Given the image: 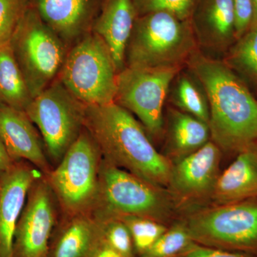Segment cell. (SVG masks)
Wrapping results in <instances>:
<instances>
[{"label": "cell", "instance_id": "cell-11", "mask_svg": "<svg viewBox=\"0 0 257 257\" xmlns=\"http://www.w3.org/2000/svg\"><path fill=\"white\" fill-rule=\"evenodd\" d=\"M223 152L214 142L172 163L167 190L181 215L211 205Z\"/></svg>", "mask_w": 257, "mask_h": 257}, {"label": "cell", "instance_id": "cell-6", "mask_svg": "<svg viewBox=\"0 0 257 257\" xmlns=\"http://www.w3.org/2000/svg\"><path fill=\"white\" fill-rule=\"evenodd\" d=\"M10 45L33 99L58 78L69 50L30 5Z\"/></svg>", "mask_w": 257, "mask_h": 257}, {"label": "cell", "instance_id": "cell-2", "mask_svg": "<svg viewBox=\"0 0 257 257\" xmlns=\"http://www.w3.org/2000/svg\"><path fill=\"white\" fill-rule=\"evenodd\" d=\"M84 127L95 140L103 159L167 188L172 163L154 146L143 124L115 102L86 106Z\"/></svg>", "mask_w": 257, "mask_h": 257}, {"label": "cell", "instance_id": "cell-28", "mask_svg": "<svg viewBox=\"0 0 257 257\" xmlns=\"http://www.w3.org/2000/svg\"><path fill=\"white\" fill-rule=\"evenodd\" d=\"M28 6L29 0H0V47L9 45Z\"/></svg>", "mask_w": 257, "mask_h": 257}, {"label": "cell", "instance_id": "cell-32", "mask_svg": "<svg viewBox=\"0 0 257 257\" xmlns=\"http://www.w3.org/2000/svg\"><path fill=\"white\" fill-rule=\"evenodd\" d=\"M15 163L5 148L4 144L0 139V172L8 170Z\"/></svg>", "mask_w": 257, "mask_h": 257}, {"label": "cell", "instance_id": "cell-14", "mask_svg": "<svg viewBox=\"0 0 257 257\" xmlns=\"http://www.w3.org/2000/svg\"><path fill=\"white\" fill-rule=\"evenodd\" d=\"M99 4V0H29L69 49L92 32Z\"/></svg>", "mask_w": 257, "mask_h": 257}, {"label": "cell", "instance_id": "cell-12", "mask_svg": "<svg viewBox=\"0 0 257 257\" xmlns=\"http://www.w3.org/2000/svg\"><path fill=\"white\" fill-rule=\"evenodd\" d=\"M57 198L46 176L37 179L29 190L14 241V257H46L51 236L58 222Z\"/></svg>", "mask_w": 257, "mask_h": 257}, {"label": "cell", "instance_id": "cell-10", "mask_svg": "<svg viewBox=\"0 0 257 257\" xmlns=\"http://www.w3.org/2000/svg\"><path fill=\"white\" fill-rule=\"evenodd\" d=\"M185 67H125L117 74L114 102L138 116L150 139L164 133V105L171 84Z\"/></svg>", "mask_w": 257, "mask_h": 257}, {"label": "cell", "instance_id": "cell-27", "mask_svg": "<svg viewBox=\"0 0 257 257\" xmlns=\"http://www.w3.org/2000/svg\"><path fill=\"white\" fill-rule=\"evenodd\" d=\"M138 16L166 12L187 21L192 16L197 0H133Z\"/></svg>", "mask_w": 257, "mask_h": 257}, {"label": "cell", "instance_id": "cell-17", "mask_svg": "<svg viewBox=\"0 0 257 257\" xmlns=\"http://www.w3.org/2000/svg\"><path fill=\"white\" fill-rule=\"evenodd\" d=\"M138 18L133 0H104L92 32L110 52L117 73L125 67V52Z\"/></svg>", "mask_w": 257, "mask_h": 257}, {"label": "cell", "instance_id": "cell-24", "mask_svg": "<svg viewBox=\"0 0 257 257\" xmlns=\"http://www.w3.org/2000/svg\"><path fill=\"white\" fill-rule=\"evenodd\" d=\"M197 244L180 218L170 225L151 247L138 257H184Z\"/></svg>", "mask_w": 257, "mask_h": 257}, {"label": "cell", "instance_id": "cell-7", "mask_svg": "<svg viewBox=\"0 0 257 257\" xmlns=\"http://www.w3.org/2000/svg\"><path fill=\"white\" fill-rule=\"evenodd\" d=\"M117 74L109 49L91 32L69 49L57 79L86 106L104 105L114 102Z\"/></svg>", "mask_w": 257, "mask_h": 257}, {"label": "cell", "instance_id": "cell-20", "mask_svg": "<svg viewBox=\"0 0 257 257\" xmlns=\"http://www.w3.org/2000/svg\"><path fill=\"white\" fill-rule=\"evenodd\" d=\"M165 155L172 163L197 151L211 140L209 125L176 107L167 109Z\"/></svg>", "mask_w": 257, "mask_h": 257}, {"label": "cell", "instance_id": "cell-8", "mask_svg": "<svg viewBox=\"0 0 257 257\" xmlns=\"http://www.w3.org/2000/svg\"><path fill=\"white\" fill-rule=\"evenodd\" d=\"M182 218L198 244L257 255V198L209 206Z\"/></svg>", "mask_w": 257, "mask_h": 257}, {"label": "cell", "instance_id": "cell-30", "mask_svg": "<svg viewBox=\"0 0 257 257\" xmlns=\"http://www.w3.org/2000/svg\"><path fill=\"white\" fill-rule=\"evenodd\" d=\"M184 257H257V255L197 244Z\"/></svg>", "mask_w": 257, "mask_h": 257}, {"label": "cell", "instance_id": "cell-33", "mask_svg": "<svg viewBox=\"0 0 257 257\" xmlns=\"http://www.w3.org/2000/svg\"><path fill=\"white\" fill-rule=\"evenodd\" d=\"M253 4V19L252 23H251V27L250 28H253V27L257 25V0H252ZM249 28V29H250Z\"/></svg>", "mask_w": 257, "mask_h": 257}, {"label": "cell", "instance_id": "cell-19", "mask_svg": "<svg viewBox=\"0 0 257 257\" xmlns=\"http://www.w3.org/2000/svg\"><path fill=\"white\" fill-rule=\"evenodd\" d=\"M51 236L46 257H88L99 235L91 213L62 215Z\"/></svg>", "mask_w": 257, "mask_h": 257}, {"label": "cell", "instance_id": "cell-15", "mask_svg": "<svg viewBox=\"0 0 257 257\" xmlns=\"http://www.w3.org/2000/svg\"><path fill=\"white\" fill-rule=\"evenodd\" d=\"M0 139L14 162L27 161L45 176L53 169L42 139L25 111L0 103Z\"/></svg>", "mask_w": 257, "mask_h": 257}, {"label": "cell", "instance_id": "cell-9", "mask_svg": "<svg viewBox=\"0 0 257 257\" xmlns=\"http://www.w3.org/2000/svg\"><path fill=\"white\" fill-rule=\"evenodd\" d=\"M86 105L58 79L34 98L25 112L40 130L47 156L57 165L79 138Z\"/></svg>", "mask_w": 257, "mask_h": 257}, {"label": "cell", "instance_id": "cell-21", "mask_svg": "<svg viewBox=\"0 0 257 257\" xmlns=\"http://www.w3.org/2000/svg\"><path fill=\"white\" fill-rule=\"evenodd\" d=\"M184 68L171 84L170 100L177 109L209 125V107L205 91L197 77L187 67Z\"/></svg>", "mask_w": 257, "mask_h": 257}, {"label": "cell", "instance_id": "cell-18", "mask_svg": "<svg viewBox=\"0 0 257 257\" xmlns=\"http://www.w3.org/2000/svg\"><path fill=\"white\" fill-rule=\"evenodd\" d=\"M257 198L256 143L236 155L219 176L210 206L224 205Z\"/></svg>", "mask_w": 257, "mask_h": 257}, {"label": "cell", "instance_id": "cell-16", "mask_svg": "<svg viewBox=\"0 0 257 257\" xmlns=\"http://www.w3.org/2000/svg\"><path fill=\"white\" fill-rule=\"evenodd\" d=\"M192 26L199 50L226 55L236 40L233 0H202Z\"/></svg>", "mask_w": 257, "mask_h": 257}, {"label": "cell", "instance_id": "cell-23", "mask_svg": "<svg viewBox=\"0 0 257 257\" xmlns=\"http://www.w3.org/2000/svg\"><path fill=\"white\" fill-rule=\"evenodd\" d=\"M223 61L249 82L257 84V25L236 40Z\"/></svg>", "mask_w": 257, "mask_h": 257}, {"label": "cell", "instance_id": "cell-34", "mask_svg": "<svg viewBox=\"0 0 257 257\" xmlns=\"http://www.w3.org/2000/svg\"><path fill=\"white\" fill-rule=\"evenodd\" d=\"M256 145H257V142H256Z\"/></svg>", "mask_w": 257, "mask_h": 257}, {"label": "cell", "instance_id": "cell-29", "mask_svg": "<svg viewBox=\"0 0 257 257\" xmlns=\"http://www.w3.org/2000/svg\"><path fill=\"white\" fill-rule=\"evenodd\" d=\"M236 40L249 30L252 23V0H233Z\"/></svg>", "mask_w": 257, "mask_h": 257}, {"label": "cell", "instance_id": "cell-3", "mask_svg": "<svg viewBox=\"0 0 257 257\" xmlns=\"http://www.w3.org/2000/svg\"><path fill=\"white\" fill-rule=\"evenodd\" d=\"M96 219L131 215L170 226L182 217L167 189L157 187L103 159L92 213Z\"/></svg>", "mask_w": 257, "mask_h": 257}, {"label": "cell", "instance_id": "cell-5", "mask_svg": "<svg viewBox=\"0 0 257 257\" xmlns=\"http://www.w3.org/2000/svg\"><path fill=\"white\" fill-rule=\"evenodd\" d=\"M103 157L87 128L46 176L62 215L92 213L99 189Z\"/></svg>", "mask_w": 257, "mask_h": 257}, {"label": "cell", "instance_id": "cell-1", "mask_svg": "<svg viewBox=\"0 0 257 257\" xmlns=\"http://www.w3.org/2000/svg\"><path fill=\"white\" fill-rule=\"evenodd\" d=\"M186 67L202 84L209 107L211 140L237 155L257 142V99L224 61L197 50Z\"/></svg>", "mask_w": 257, "mask_h": 257}, {"label": "cell", "instance_id": "cell-22", "mask_svg": "<svg viewBox=\"0 0 257 257\" xmlns=\"http://www.w3.org/2000/svg\"><path fill=\"white\" fill-rule=\"evenodd\" d=\"M32 99L10 44L0 47V103L25 111Z\"/></svg>", "mask_w": 257, "mask_h": 257}, {"label": "cell", "instance_id": "cell-31", "mask_svg": "<svg viewBox=\"0 0 257 257\" xmlns=\"http://www.w3.org/2000/svg\"><path fill=\"white\" fill-rule=\"evenodd\" d=\"M88 257H124L117 251L109 246L101 237L100 232L99 236L93 244Z\"/></svg>", "mask_w": 257, "mask_h": 257}, {"label": "cell", "instance_id": "cell-4", "mask_svg": "<svg viewBox=\"0 0 257 257\" xmlns=\"http://www.w3.org/2000/svg\"><path fill=\"white\" fill-rule=\"evenodd\" d=\"M199 50L192 24L166 12L138 16L125 52V67H186Z\"/></svg>", "mask_w": 257, "mask_h": 257}, {"label": "cell", "instance_id": "cell-26", "mask_svg": "<svg viewBox=\"0 0 257 257\" xmlns=\"http://www.w3.org/2000/svg\"><path fill=\"white\" fill-rule=\"evenodd\" d=\"M94 219L97 222L101 237L109 246L124 257H137L131 233L119 217L109 216Z\"/></svg>", "mask_w": 257, "mask_h": 257}, {"label": "cell", "instance_id": "cell-13", "mask_svg": "<svg viewBox=\"0 0 257 257\" xmlns=\"http://www.w3.org/2000/svg\"><path fill=\"white\" fill-rule=\"evenodd\" d=\"M27 161L0 172V257H14L15 230L29 190L43 176Z\"/></svg>", "mask_w": 257, "mask_h": 257}, {"label": "cell", "instance_id": "cell-25", "mask_svg": "<svg viewBox=\"0 0 257 257\" xmlns=\"http://www.w3.org/2000/svg\"><path fill=\"white\" fill-rule=\"evenodd\" d=\"M119 217L127 226L132 237L137 257L140 256L151 247L169 226L142 216L121 215Z\"/></svg>", "mask_w": 257, "mask_h": 257}]
</instances>
